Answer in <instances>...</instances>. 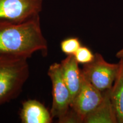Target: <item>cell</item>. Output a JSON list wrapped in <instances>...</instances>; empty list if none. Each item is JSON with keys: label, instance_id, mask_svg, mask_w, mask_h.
Returning a JSON list of instances; mask_svg holds the SVG:
<instances>
[{"label": "cell", "instance_id": "obj_9", "mask_svg": "<svg viewBox=\"0 0 123 123\" xmlns=\"http://www.w3.org/2000/svg\"><path fill=\"white\" fill-rule=\"evenodd\" d=\"M102 102L94 111L84 119L86 123H117L116 113L110 96V89L103 92Z\"/></svg>", "mask_w": 123, "mask_h": 123}, {"label": "cell", "instance_id": "obj_2", "mask_svg": "<svg viewBox=\"0 0 123 123\" xmlns=\"http://www.w3.org/2000/svg\"><path fill=\"white\" fill-rule=\"evenodd\" d=\"M29 73L27 58L0 55V105L18 96Z\"/></svg>", "mask_w": 123, "mask_h": 123}, {"label": "cell", "instance_id": "obj_11", "mask_svg": "<svg viewBox=\"0 0 123 123\" xmlns=\"http://www.w3.org/2000/svg\"><path fill=\"white\" fill-rule=\"evenodd\" d=\"M80 46V42L77 38H67L61 43L62 51L67 55H74Z\"/></svg>", "mask_w": 123, "mask_h": 123}, {"label": "cell", "instance_id": "obj_4", "mask_svg": "<svg viewBox=\"0 0 123 123\" xmlns=\"http://www.w3.org/2000/svg\"><path fill=\"white\" fill-rule=\"evenodd\" d=\"M48 75L51 81L53 89V102L50 112L53 118L59 119L70 109L71 96L63 78L60 63H54L50 66Z\"/></svg>", "mask_w": 123, "mask_h": 123}, {"label": "cell", "instance_id": "obj_6", "mask_svg": "<svg viewBox=\"0 0 123 123\" xmlns=\"http://www.w3.org/2000/svg\"><path fill=\"white\" fill-rule=\"evenodd\" d=\"M103 98V92L96 88L82 75L80 88L73 100L71 107L83 123L86 117L100 104Z\"/></svg>", "mask_w": 123, "mask_h": 123}, {"label": "cell", "instance_id": "obj_10", "mask_svg": "<svg viewBox=\"0 0 123 123\" xmlns=\"http://www.w3.org/2000/svg\"><path fill=\"white\" fill-rule=\"evenodd\" d=\"M116 79L110 89V96L116 113L117 121L123 123V62L120 60Z\"/></svg>", "mask_w": 123, "mask_h": 123}, {"label": "cell", "instance_id": "obj_7", "mask_svg": "<svg viewBox=\"0 0 123 123\" xmlns=\"http://www.w3.org/2000/svg\"><path fill=\"white\" fill-rule=\"evenodd\" d=\"M60 64L64 81L70 90L72 104L80 88L82 80L81 70L73 55H67V57L62 61Z\"/></svg>", "mask_w": 123, "mask_h": 123}, {"label": "cell", "instance_id": "obj_12", "mask_svg": "<svg viewBox=\"0 0 123 123\" xmlns=\"http://www.w3.org/2000/svg\"><path fill=\"white\" fill-rule=\"evenodd\" d=\"M78 63L87 64L91 62L95 58V54L85 46H80L74 55Z\"/></svg>", "mask_w": 123, "mask_h": 123}, {"label": "cell", "instance_id": "obj_5", "mask_svg": "<svg viewBox=\"0 0 123 123\" xmlns=\"http://www.w3.org/2000/svg\"><path fill=\"white\" fill-rule=\"evenodd\" d=\"M42 0H0V20L22 22L39 16Z\"/></svg>", "mask_w": 123, "mask_h": 123}, {"label": "cell", "instance_id": "obj_8", "mask_svg": "<svg viewBox=\"0 0 123 123\" xmlns=\"http://www.w3.org/2000/svg\"><path fill=\"white\" fill-rule=\"evenodd\" d=\"M20 118L23 123H51L53 117L42 103L30 99L23 102Z\"/></svg>", "mask_w": 123, "mask_h": 123}, {"label": "cell", "instance_id": "obj_1", "mask_svg": "<svg viewBox=\"0 0 123 123\" xmlns=\"http://www.w3.org/2000/svg\"><path fill=\"white\" fill-rule=\"evenodd\" d=\"M39 16L22 22L0 20V55L28 59L35 53H47Z\"/></svg>", "mask_w": 123, "mask_h": 123}, {"label": "cell", "instance_id": "obj_13", "mask_svg": "<svg viewBox=\"0 0 123 123\" xmlns=\"http://www.w3.org/2000/svg\"><path fill=\"white\" fill-rule=\"evenodd\" d=\"M58 123H82V121L79 117V116L75 112V111L70 108L68 111L58 119Z\"/></svg>", "mask_w": 123, "mask_h": 123}, {"label": "cell", "instance_id": "obj_3", "mask_svg": "<svg viewBox=\"0 0 123 123\" xmlns=\"http://www.w3.org/2000/svg\"><path fill=\"white\" fill-rule=\"evenodd\" d=\"M119 68L117 64L107 62L100 54L96 53L91 62L84 64L83 76L101 92L112 88Z\"/></svg>", "mask_w": 123, "mask_h": 123}, {"label": "cell", "instance_id": "obj_14", "mask_svg": "<svg viewBox=\"0 0 123 123\" xmlns=\"http://www.w3.org/2000/svg\"><path fill=\"white\" fill-rule=\"evenodd\" d=\"M116 57L123 62V49L117 52L116 55Z\"/></svg>", "mask_w": 123, "mask_h": 123}]
</instances>
